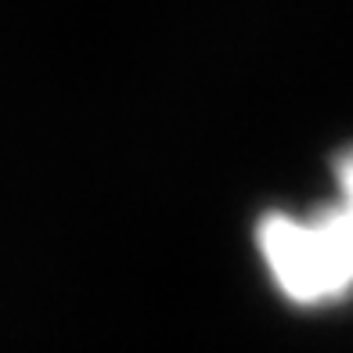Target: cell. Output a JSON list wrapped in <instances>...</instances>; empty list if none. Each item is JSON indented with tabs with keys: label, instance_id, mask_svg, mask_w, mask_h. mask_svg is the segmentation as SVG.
Wrapping results in <instances>:
<instances>
[{
	"label": "cell",
	"instance_id": "cell-1",
	"mask_svg": "<svg viewBox=\"0 0 353 353\" xmlns=\"http://www.w3.org/2000/svg\"><path fill=\"white\" fill-rule=\"evenodd\" d=\"M256 252L274 292L299 310L339 307L353 296V144L332 159L328 202L260 216Z\"/></svg>",
	"mask_w": 353,
	"mask_h": 353
}]
</instances>
